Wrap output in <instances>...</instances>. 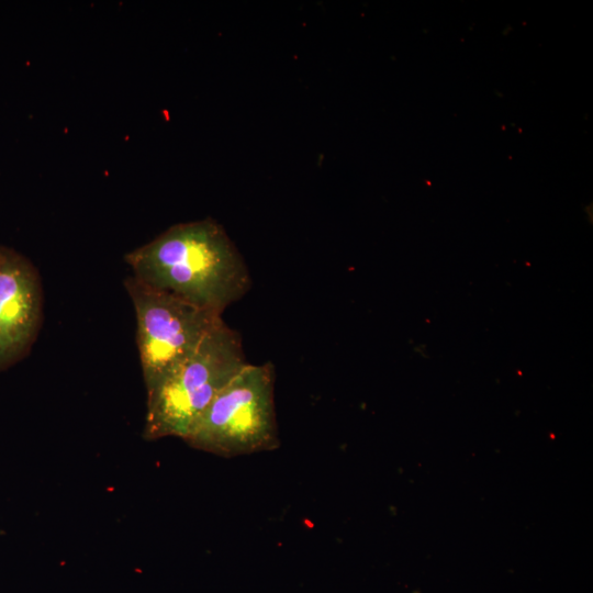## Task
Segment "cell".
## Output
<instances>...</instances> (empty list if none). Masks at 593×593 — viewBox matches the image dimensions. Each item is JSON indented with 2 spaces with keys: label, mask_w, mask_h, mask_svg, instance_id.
I'll use <instances>...</instances> for the list:
<instances>
[{
  "label": "cell",
  "mask_w": 593,
  "mask_h": 593,
  "mask_svg": "<svg viewBox=\"0 0 593 593\" xmlns=\"http://www.w3.org/2000/svg\"><path fill=\"white\" fill-rule=\"evenodd\" d=\"M125 261L142 282L220 315L251 287L243 256L209 217L168 227Z\"/></svg>",
  "instance_id": "cell-1"
},
{
  "label": "cell",
  "mask_w": 593,
  "mask_h": 593,
  "mask_svg": "<svg viewBox=\"0 0 593 593\" xmlns=\"http://www.w3.org/2000/svg\"><path fill=\"white\" fill-rule=\"evenodd\" d=\"M247 363L239 333L221 320L188 359L147 392L144 439H184L217 393Z\"/></svg>",
  "instance_id": "cell-2"
},
{
  "label": "cell",
  "mask_w": 593,
  "mask_h": 593,
  "mask_svg": "<svg viewBox=\"0 0 593 593\" xmlns=\"http://www.w3.org/2000/svg\"><path fill=\"white\" fill-rule=\"evenodd\" d=\"M275 381L271 361L247 363L217 393L183 440L224 458L279 448Z\"/></svg>",
  "instance_id": "cell-3"
},
{
  "label": "cell",
  "mask_w": 593,
  "mask_h": 593,
  "mask_svg": "<svg viewBox=\"0 0 593 593\" xmlns=\"http://www.w3.org/2000/svg\"><path fill=\"white\" fill-rule=\"evenodd\" d=\"M136 317V343L146 392L169 377L198 348L222 315L125 278Z\"/></svg>",
  "instance_id": "cell-4"
},
{
  "label": "cell",
  "mask_w": 593,
  "mask_h": 593,
  "mask_svg": "<svg viewBox=\"0 0 593 593\" xmlns=\"http://www.w3.org/2000/svg\"><path fill=\"white\" fill-rule=\"evenodd\" d=\"M42 307L41 280L33 264L0 246V370L27 354L40 329Z\"/></svg>",
  "instance_id": "cell-5"
}]
</instances>
